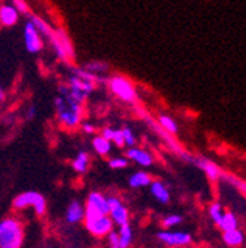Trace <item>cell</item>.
I'll return each instance as SVG.
<instances>
[{
	"instance_id": "1",
	"label": "cell",
	"mask_w": 246,
	"mask_h": 248,
	"mask_svg": "<svg viewBox=\"0 0 246 248\" xmlns=\"http://www.w3.org/2000/svg\"><path fill=\"white\" fill-rule=\"evenodd\" d=\"M53 107L58 123L67 130L78 129L80 123L84 120V105L75 102L67 93L58 92L53 99Z\"/></svg>"
},
{
	"instance_id": "2",
	"label": "cell",
	"mask_w": 246,
	"mask_h": 248,
	"mask_svg": "<svg viewBox=\"0 0 246 248\" xmlns=\"http://www.w3.org/2000/svg\"><path fill=\"white\" fill-rule=\"evenodd\" d=\"M25 242V226L16 216L0 220V248H22Z\"/></svg>"
},
{
	"instance_id": "3",
	"label": "cell",
	"mask_w": 246,
	"mask_h": 248,
	"mask_svg": "<svg viewBox=\"0 0 246 248\" xmlns=\"http://www.w3.org/2000/svg\"><path fill=\"white\" fill-rule=\"evenodd\" d=\"M106 86L111 90L112 95L119 99L121 102L124 104H130L134 105L139 101V93L136 86L133 84L131 80H129L124 76H119V74H114L111 77H108L106 80Z\"/></svg>"
},
{
	"instance_id": "4",
	"label": "cell",
	"mask_w": 246,
	"mask_h": 248,
	"mask_svg": "<svg viewBox=\"0 0 246 248\" xmlns=\"http://www.w3.org/2000/svg\"><path fill=\"white\" fill-rule=\"evenodd\" d=\"M12 207L16 211L33 208L37 217H44L47 213L46 198L40 192H36V191H25V192L18 194L12 201Z\"/></svg>"
},
{
	"instance_id": "5",
	"label": "cell",
	"mask_w": 246,
	"mask_h": 248,
	"mask_svg": "<svg viewBox=\"0 0 246 248\" xmlns=\"http://www.w3.org/2000/svg\"><path fill=\"white\" fill-rule=\"evenodd\" d=\"M83 225L86 231L96 239H105V236L115 229L109 214H87L84 213Z\"/></svg>"
},
{
	"instance_id": "6",
	"label": "cell",
	"mask_w": 246,
	"mask_h": 248,
	"mask_svg": "<svg viewBox=\"0 0 246 248\" xmlns=\"http://www.w3.org/2000/svg\"><path fill=\"white\" fill-rule=\"evenodd\" d=\"M157 238L167 248H188L193 242V236L186 231L162 229L157 233Z\"/></svg>"
},
{
	"instance_id": "7",
	"label": "cell",
	"mask_w": 246,
	"mask_h": 248,
	"mask_svg": "<svg viewBox=\"0 0 246 248\" xmlns=\"http://www.w3.org/2000/svg\"><path fill=\"white\" fill-rule=\"evenodd\" d=\"M108 204H109V217L111 220L114 222V225L118 228V226H122L126 223H130V211H129V207L124 204L119 197L116 195H109L108 197Z\"/></svg>"
},
{
	"instance_id": "8",
	"label": "cell",
	"mask_w": 246,
	"mask_h": 248,
	"mask_svg": "<svg viewBox=\"0 0 246 248\" xmlns=\"http://www.w3.org/2000/svg\"><path fill=\"white\" fill-rule=\"evenodd\" d=\"M188 163H190L195 167H198L199 170H202L209 182H212V183L220 182L221 174H223V170L220 169V166L217 163L211 161L206 157H202V155H192V154H190Z\"/></svg>"
},
{
	"instance_id": "9",
	"label": "cell",
	"mask_w": 246,
	"mask_h": 248,
	"mask_svg": "<svg viewBox=\"0 0 246 248\" xmlns=\"http://www.w3.org/2000/svg\"><path fill=\"white\" fill-rule=\"evenodd\" d=\"M22 33H24V46L27 52L31 55H39L44 47V40L37 31V28L33 25V22L27 21Z\"/></svg>"
},
{
	"instance_id": "10",
	"label": "cell",
	"mask_w": 246,
	"mask_h": 248,
	"mask_svg": "<svg viewBox=\"0 0 246 248\" xmlns=\"http://www.w3.org/2000/svg\"><path fill=\"white\" fill-rule=\"evenodd\" d=\"M109 204H108V195L99 192V191H91L84 204V213L87 214H108Z\"/></svg>"
},
{
	"instance_id": "11",
	"label": "cell",
	"mask_w": 246,
	"mask_h": 248,
	"mask_svg": "<svg viewBox=\"0 0 246 248\" xmlns=\"http://www.w3.org/2000/svg\"><path fill=\"white\" fill-rule=\"evenodd\" d=\"M126 157H127L129 161H133V163H136L140 167H150L153 163H155V158H153V155L147 149L139 148L137 145L127 148Z\"/></svg>"
},
{
	"instance_id": "12",
	"label": "cell",
	"mask_w": 246,
	"mask_h": 248,
	"mask_svg": "<svg viewBox=\"0 0 246 248\" xmlns=\"http://www.w3.org/2000/svg\"><path fill=\"white\" fill-rule=\"evenodd\" d=\"M149 191H150V195L162 205H167L171 201V191L159 179H152V182L149 183Z\"/></svg>"
},
{
	"instance_id": "13",
	"label": "cell",
	"mask_w": 246,
	"mask_h": 248,
	"mask_svg": "<svg viewBox=\"0 0 246 248\" xmlns=\"http://www.w3.org/2000/svg\"><path fill=\"white\" fill-rule=\"evenodd\" d=\"M25 16L28 18L29 22H33V25L37 28V31L40 33V36L43 37L44 42L49 43V42L53 39V36H55V28H53L47 21H44L42 16H39V15H36V14H31V12H28Z\"/></svg>"
},
{
	"instance_id": "14",
	"label": "cell",
	"mask_w": 246,
	"mask_h": 248,
	"mask_svg": "<svg viewBox=\"0 0 246 248\" xmlns=\"http://www.w3.org/2000/svg\"><path fill=\"white\" fill-rule=\"evenodd\" d=\"M84 219V204L78 200H72L65 210V222L68 225L83 223Z\"/></svg>"
},
{
	"instance_id": "15",
	"label": "cell",
	"mask_w": 246,
	"mask_h": 248,
	"mask_svg": "<svg viewBox=\"0 0 246 248\" xmlns=\"http://www.w3.org/2000/svg\"><path fill=\"white\" fill-rule=\"evenodd\" d=\"M19 12L11 3L0 5V25L2 27H14L19 21Z\"/></svg>"
},
{
	"instance_id": "16",
	"label": "cell",
	"mask_w": 246,
	"mask_h": 248,
	"mask_svg": "<svg viewBox=\"0 0 246 248\" xmlns=\"http://www.w3.org/2000/svg\"><path fill=\"white\" fill-rule=\"evenodd\" d=\"M215 225H217V228H218L221 232H224V231H230V229L239 228V226H240V222H239L237 214H236L233 210L226 208L224 213L221 214V217L218 219V222L215 223Z\"/></svg>"
},
{
	"instance_id": "17",
	"label": "cell",
	"mask_w": 246,
	"mask_h": 248,
	"mask_svg": "<svg viewBox=\"0 0 246 248\" xmlns=\"http://www.w3.org/2000/svg\"><path fill=\"white\" fill-rule=\"evenodd\" d=\"M55 34H56V39L58 42L60 43V46L64 47L67 56H68V61H72L75 59V50H74V45H72V40L70 37V34L67 33L65 28H55Z\"/></svg>"
},
{
	"instance_id": "18",
	"label": "cell",
	"mask_w": 246,
	"mask_h": 248,
	"mask_svg": "<svg viewBox=\"0 0 246 248\" xmlns=\"http://www.w3.org/2000/svg\"><path fill=\"white\" fill-rule=\"evenodd\" d=\"M223 242L230 248H240L245 242V233L240 228L224 231L223 232Z\"/></svg>"
},
{
	"instance_id": "19",
	"label": "cell",
	"mask_w": 246,
	"mask_h": 248,
	"mask_svg": "<svg viewBox=\"0 0 246 248\" xmlns=\"http://www.w3.org/2000/svg\"><path fill=\"white\" fill-rule=\"evenodd\" d=\"M71 167L77 174H86L90 167V155L87 151H78L74 160L71 161Z\"/></svg>"
},
{
	"instance_id": "20",
	"label": "cell",
	"mask_w": 246,
	"mask_h": 248,
	"mask_svg": "<svg viewBox=\"0 0 246 248\" xmlns=\"http://www.w3.org/2000/svg\"><path fill=\"white\" fill-rule=\"evenodd\" d=\"M91 146L93 151L99 155V157H108L112 151V142L103 138L102 135H95L91 139Z\"/></svg>"
},
{
	"instance_id": "21",
	"label": "cell",
	"mask_w": 246,
	"mask_h": 248,
	"mask_svg": "<svg viewBox=\"0 0 246 248\" xmlns=\"http://www.w3.org/2000/svg\"><path fill=\"white\" fill-rule=\"evenodd\" d=\"M116 233H118V239H119V247L121 248H131V245L134 242V232H133V228H131L130 223L118 226Z\"/></svg>"
},
{
	"instance_id": "22",
	"label": "cell",
	"mask_w": 246,
	"mask_h": 248,
	"mask_svg": "<svg viewBox=\"0 0 246 248\" xmlns=\"http://www.w3.org/2000/svg\"><path fill=\"white\" fill-rule=\"evenodd\" d=\"M152 182V177L147 171H143V170H139V171H134L130 179H129V185L130 188L133 189H142V188H147L149 183Z\"/></svg>"
},
{
	"instance_id": "23",
	"label": "cell",
	"mask_w": 246,
	"mask_h": 248,
	"mask_svg": "<svg viewBox=\"0 0 246 248\" xmlns=\"http://www.w3.org/2000/svg\"><path fill=\"white\" fill-rule=\"evenodd\" d=\"M157 123L159 124V127L164 132H167V133H170L173 136H177L178 132H180V127H178L177 121L171 115H168V114H159L158 118H157Z\"/></svg>"
},
{
	"instance_id": "24",
	"label": "cell",
	"mask_w": 246,
	"mask_h": 248,
	"mask_svg": "<svg viewBox=\"0 0 246 248\" xmlns=\"http://www.w3.org/2000/svg\"><path fill=\"white\" fill-rule=\"evenodd\" d=\"M103 138L111 140L115 146L118 148H124V142H122V135H121V127H112V126H105L101 133Z\"/></svg>"
},
{
	"instance_id": "25",
	"label": "cell",
	"mask_w": 246,
	"mask_h": 248,
	"mask_svg": "<svg viewBox=\"0 0 246 248\" xmlns=\"http://www.w3.org/2000/svg\"><path fill=\"white\" fill-rule=\"evenodd\" d=\"M84 68L87 71H90V73L96 74V76L103 77V76H106L109 73L111 65L108 64V62H105V61H90V62H87V64L84 65Z\"/></svg>"
},
{
	"instance_id": "26",
	"label": "cell",
	"mask_w": 246,
	"mask_h": 248,
	"mask_svg": "<svg viewBox=\"0 0 246 248\" xmlns=\"http://www.w3.org/2000/svg\"><path fill=\"white\" fill-rule=\"evenodd\" d=\"M220 180H224V182H227L232 188H234L237 192H240V195L242 197H245V191H246V183H245V180L243 179H240V177H237V176H234V174H230V173H224L223 171V174H221V179Z\"/></svg>"
},
{
	"instance_id": "27",
	"label": "cell",
	"mask_w": 246,
	"mask_h": 248,
	"mask_svg": "<svg viewBox=\"0 0 246 248\" xmlns=\"http://www.w3.org/2000/svg\"><path fill=\"white\" fill-rule=\"evenodd\" d=\"M121 135H122V142H124V146L130 148V146L137 145V136H136L134 130L130 126H122L121 127Z\"/></svg>"
},
{
	"instance_id": "28",
	"label": "cell",
	"mask_w": 246,
	"mask_h": 248,
	"mask_svg": "<svg viewBox=\"0 0 246 248\" xmlns=\"http://www.w3.org/2000/svg\"><path fill=\"white\" fill-rule=\"evenodd\" d=\"M226 207L220 202V201H214L209 204L208 207V214H209V219L212 220V223H217L218 219L221 217V214L224 213Z\"/></svg>"
},
{
	"instance_id": "29",
	"label": "cell",
	"mask_w": 246,
	"mask_h": 248,
	"mask_svg": "<svg viewBox=\"0 0 246 248\" xmlns=\"http://www.w3.org/2000/svg\"><path fill=\"white\" fill-rule=\"evenodd\" d=\"M183 223V217L177 213H171V214H167L164 219L161 220V226L162 229H173L178 225Z\"/></svg>"
},
{
	"instance_id": "30",
	"label": "cell",
	"mask_w": 246,
	"mask_h": 248,
	"mask_svg": "<svg viewBox=\"0 0 246 248\" xmlns=\"http://www.w3.org/2000/svg\"><path fill=\"white\" fill-rule=\"evenodd\" d=\"M108 166L112 170H122L130 166V161L127 160L126 155H121V157H111L108 160Z\"/></svg>"
},
{
	"instance_id": "31",
	"label": "cell",
	"mask_w": 246,
	"mask_h": 248,
	"mask_svg": "<svg viewBox=\"0 0 246 248\" xmlns=\"http://www.w3.org/2000/svg\"><path fill=\"white\" fill-rule=\"evenodd\" d=\"M78 127H80V129L83 130V133H86V135H91V136L98 135V127H96L91 121L83 120V121L80 123V126H78Z\"/></svg>"
},
{
	"instance_id": "32",
	"label": "cell",
	"mask_w": 246,
	"mask_h": 248,
	"mask_svg": "<svg viewBox=\"0 0 246 248\" xmlns=\"http://www.w3.org/2000/svg\"><path fill=\"white\" fill-rule=\"evenodd\" d=\"M105 239H106V248H121V247H119L118 233H116L115 229L111 231V232L105 236Z\"/></svg>"
},
{
	"instance_id": "33",
	"label": "cell",
	"mask_w": 246,
	"mask_h": 248,
	"mask_svg": "<svg viewBox=\"0 0 246 248\" xmlns=\"http://www.w3.org/2000/svg\"><path fill=\"white\" fill-rule=\"evenodd\" d=\"M9 3L15 6V9L19 12V15H27L29 12V8L25 0H9Z\"/></svg>"
},
{
	"instance_id": "34",
	"label": "cell",
	"mask_w": 246,
	"mask_h": 248,
	"mask_svg": "<svg viewBox=\"0 0 246 248\" xmlns=\"http://www.w3.org/2000/svg\"><path fill=\"white\" fill-rule=\"evenodd\" d=\"M36 117H37V107L34 104H29L28 108L25 109V120L33 121Z\"/></svg>"
},
{
	"instance_id": "35",
	"label": "cell",
	"mask_w": 246,
	"mask_h": 248,
	"mask_svg": "<svg viewBox=\"0 0 246 248\" xmlns=\"http://www.w3.org/2000/svg\"><path fill=\"white\" fill-rule=\"evenodd\" d=\"M5 101H6V92L2 86H0V105H2Z\"/></svg>"
}]
</instances>
